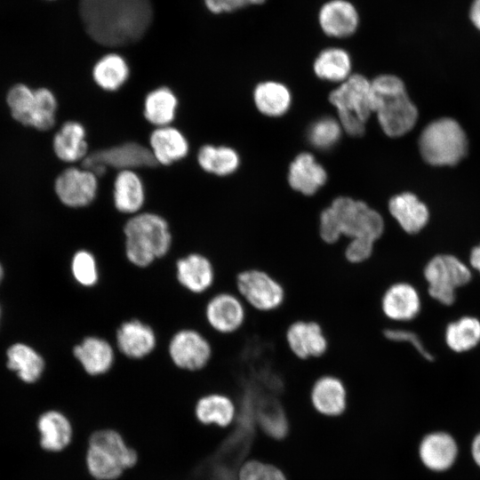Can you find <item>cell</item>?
Segmentation results:
<instances>
[{"mask_svg": "<svg viewBox=\"0 0 480 480\" xmlns=\"http://www.w3.org/2000/svg\"><path fill=\"white\" fill-rule=\"evenodd\" d=\"M88 35L98 44L121 46L140 39L150 26V0H80Z\"/></svg>", "mask_w": 480, "mask_h": 480, "instance_id": "cell-1", "label": "cell"}, {"mask_svg": "<svg viewBox=\"0 0 480 480\" xmlns=\"http://www.w3.org/2000/svg\"><path fill=\"white\" fill-rule=\"evenodd\" d=\"M123 255L132 268L144 270L168 257L173 236L168 221L160 214L143 212L124 225Z\"/></svg>", "mask_w": 480, "mask_h": 480, "instance_id": "cell-2", "label": "cell"}, {"mask_svg": "<svg viewBox=\"0 0 480 480\" xmlns=\"http://www.w3.org/2000/svg\"><path fill=\"white\" fill-rule=\"evenodd\" d=\"M85 468L95 480H117L139 461L137 451L113 428L93 431L85 452Z\"/></svg>", "mask_w": 480, "mask_h": 480, "instance_id": "cell-3", "label": "cell"}, {"mask_svg": "<svg viewBox=\"0 0 480 480\" xmlns=\"http://www.w3.org/2000/svg\"><path fill=\"white\" fill-rule=\"evenodd\" d=\"M373 112L383 132L399 137L416 124L418 110L409 99L404 82L393 75H380L371 82Z\"/></svg>", "mask_w": 480, "mask_h": 480, "instance_id": "cell-4", "label": "cell"}, {"mask_svg": "<svg viewBox=\"0 0 480 480\" xmlns=\"http://www.w3.org/2000/svg\"><path fill=\"white\" fill-rule=\"evenodd\" d=\"M329 99L338 110L341 128L351 136L362 135L373 112L371 82L363 75L352 74L331 92Z\"/></svg>", "mask_w": 480, "mask_h": 480, "instance_id": "cell-5", "label": "cell"}, {"mask_svg": "<svg viewBox=\"0 0 480 480\" xmlns=\"http://www.w3.org/2000/svg\"><path fill=\"white\" fill-rule=\"evenodd\" d=\"M423 159L432 165H453L466 155L468 140L460 124L444 117L429 123L419 140Z\"/></svg>", "mask_w": 480, "mask_h": 480, "instance_id": "cell-6", "label": "cell"}, {"mask_svg": "<svg viewBox=\"0 0 480 480\" xmlns=\"http://www.w3.org/2000/svg\"><path fill=\"white\" fill-rule=\"evenodd\" d=\"M214 356V347L208 332L196 326L177 328L168 337L166 356L175 369L186 373L202 372Z\"/></svg>", "mask_w": 480, "mask_h": 480, "instance_id": "cell-7", "label": "cell"}, {"mask_svg": "<svg viewBox=\"0 0 480 480\" xmlns=\"http://www.w3.org/2000/svg\"><path fill=\"white\" fill-rule=\"evenodd\" d=\"M248 310L236 292L214 290L205 296L203 304L202 319L204 329L212 335H233L244 327Z\"/></svg>", "mask_w": 480, "mask_h": 480, "instance_id": "cell-8", "label": "cell"}, {"mask_svg": "<svg viewBox=\"0 0 480 480\" xmlns=\"http://www.w3.org/2000/svg\"><path fill=\"white\" fill-rule=\"evenodd\" d=\"M344 238L366 237L378 242L385 233L382 215L366 203L340 196L329 206Z\"/></svg>", "mask_w": 480, "mask_h": 480, "instance_id": "cell-9", "label": "cell"}, {"mask_svg": "<svg viewBox=\"0 0 480 480\" xmlns=\"http://www.w3.org/2000/svg\"><path fill=\"white\" fill-rule=\"evenodd\" d=\"M236 292L248 308L258 312H272L285 300L283 284L270 273L260 268H248L236 277Z\"/></svg>", "mask_w": 480, "mask_h": 480, "instance_id": "cell-10", "label": "cell"}, {"mask_svg": "<svg viewBox=\"0 0 480 480\" xmlns=\"http://www.w3.org/2000/svg\"><path fill=\"white\" fill-rule=\"evenodd\" d=\"M113 342L117 353L124 359L141 362L156 351L159 337L150 322L139 316H130L116 325Z\"/></svg>", "mask_w": 480, "mask_h": 480, "instance_id": "cell-11", "label": "cell"}, {"mask_svg": "<svg viewBox=\"0 0 480 480\" xmlns=\"http://www.w3.org/2000/svg\"><path fill=\"white\" fill-rule=\"evenodd\" d=\"M173 277L182 291L200 298L215 288L217 269L209 255L201 251H191L175 259Z\"/></svg>", "mask_w": 480, "mask_h": 480, "instance_id": "cell-12", "label": "cell"}, {"mask_svg": "<svg viewBox=\"0 0 480 480\" xmlns=\"http://www.w3.org/2000/svg\"><path fill=\"white\" fill-rule=\"evenodd\" d=\"M157 164L150 148L133 141L88 153L84 168L95 175H102L108 167L124 170L155 167Z\"/></svg>", "mask_w": 480, "mask_h": 480, "instance_id": "cell-13", "label": "cell"}, {"mask_svg": "<svg viewBox=\"0 0 480 480\" xmlns=\"http://www.w3.org/2000/svg\"><path fill=\"white\" fill-rule=\"evenodd\" d=\"M424 276L431 297L444 305L455 300V289L471 279L468 268L452 255H437L426 265Z\"/></svg>", "mask_w": 480, "mask_h": 480, "instance_id": "cell-14", "label": "cell"}, {"mask_svg": "<svg viewBox=\"0 0 480 480\" xmlns=\"http://www.w3.org/2000/svg\"><path fill=\"white\" fill-rule=\"evenodd\" d=\"M71 354L82 372L90 378L110 373L116 365L117 351L113 340L98 333H88L72 347Z\"/></svg>", "mask_w": 480, "mask_h": 480, "instance_id": "cell-15", "label": "cell"}, {"mask_svg": "<svg viewBox=\"0 0 480 480\" xmlns=\"http://www.w3.org/2000/svg\"><path fill=\"white\" fill-rule=\"evenodd\" d=\"M316 21L323 35L342 40L358 32L362 15L353 0H324L317 7Z\"/></svg>", "mask_w": 480, "mask_h": 480, "instance_id": "cell-16", "label": "cell"}, {"mask_svg": "<svg viewBox=\"0 0 480 480\" xmlns=\"http://www.w3.org/2000/svg\"><path fill=\"white\" fill-rule=\"evenodd\" d=\"M285 341L291 353L300 360L320 358L329 349V340L320 323L300 319L285 332Z\"/></svg>", "mask_w": 480, "mask_h": 480, "instance_id": "cell-17", "label": "cell"}, {"mask_svg": "<svg viewBox=\"0 0 480 480\" xmlns=\"http://www.w3.org/2000/svg\"><path fill=\"white\" fill-rule=\"evenodd\" d=\"M97 190V175L85 168L66 169L55 181L58 197L61 203L71 208L88 206L95 199Z\"/></svg>", "mask_w": 480, "mask_h": 480, "instance_id": "cell-18", "label": "cell"}, {"mask_svg": "<svg viewBox=\"0 0 480 480\" xmlns=\"http://www.w3.org/2000/svg\"><path fill=\"white\" fill-rule=\"evenodd\" d=\"M348 388L346 382L333 373H324L312 383L308 399L313 408L325 416L342 414L348 403Z\"/></svg>", "mask_w": 480, "mask_h": 480, "instance_id": "cell-19", "label": "cell"}, {"mask_svg": "<svg viewBox=\"0 0 480 480\" xmlns=\"http://www.w3.org/2000/svg\"><path fill=\"white\" fill-rule=\"evenodd\" d=\"M382 316L394 323L414 319L420 310L417 290L406 282H395L383 291L380 300Z\"/></svg>", "mask_w": 480, "mask_h": 480, "instance_id": "cell-20", "label": "cell"}, {"mask_svg": "<svg viewBox=\"0 0 480 480\" xmlns=\"http://www.w3.org/2000/svg\"><path fill=\"white\" fill-rule=\"evenodd\" d=\"M237 405L226 393L212 391L199 396L194 405L196 420L202 425L225 428L236 417Z\"/></svg>", "mask_w": 480, "mask_h": 480, "instance_id": "cell-21", "label": "cell"}, {"mask_svg": "<svg viewBox=\"0 0 480 480\" xmlns=\"http://www.w3.org/2000/svg\"><path fill=\"white\" fill-rule=\"evenodd\" d=\"M40 446L46 452H59L72 442L74 428L69 418L59 410H48L37 420Z\"/></svg>", "mask_w": 480, "mask_h": 480, "instance_id": "cell-22", "label": "cell"}, {"mask_svg": "<svg viewBox=\"0 0 480 480\" xmlns=\"http://www.w3.org/2000/svg\"><path fill=\"white\" fill-rule=\"evenodd\" d=\"M388 211L400 228L408 234L420 231L429 217L425 204L410 192L393 196L388 203Z\"/></svg>", "mask_w": 480, "mask_h": 480, "instance_id": "cell-23", "label": "cell"}, {"mask_svg": "<svg viewBox=\"0 0 480 480\" xmlns=\"http://www.w3.org/2000/svg\"><path fill=\"white\" fill-rule=\"evenodd\" d=\"M149 145L156 163L164 165L181 160L189 148L183 133L170 125L154 130L149 137Z\"/></svg>", "mask_w": 480, "mask_h": 480, "instance_id": "cell-24", "label": "cell"}, {"mask_svg": "<svg viewBox=\"0 0 480 480\" xmlns=\"http://www.w3.org/2000/svg\"><path fill=\"white\" fill-rule=\"evenodd\" d=\"M113 201L116 209L124 214L140 212L145 202L141 179L133 170L120 171L114 180Z\"/></svg>", "mask_w": 480, "mask_h": 480, "instance_id": "cell-25", "label": "cell"}, {"mask_svg": "<svg viewBox=\"0 0 480 480\" xmlns=\"http://www.w3.org/2000/svg\"><path fill=\"white\" fill-rule=\"evenodd\" d=\"M255 420L262 430L276 439L288 432V420L280 396L260 391L255 403Z\"/></svg>", "mask_w": 480, "mask_h": 480, "instance_id": "cell-26", "label": "cell"}, {"mask_svg": "<svg viewBox=\"0 0 480 480\" xmlns=\"http://www.w3.org/2000/svg\"><path fill=\"white\" fill-rule=\"evenodd\" d=\"M326 172L309 153L300 154L289 168V183L300 193L310 196L326 181Z\"/></svg>", "mask_w": 480, "mask_h": 480, "instance_id": "cell-27", "label": "cell"}, {"mask_svg": "<svg viewBox=\"0 0 480 480\" xmlns=\"http://www.w3.org/2000/svg\"><path fill=\"white\" fill-rule=\"evenodd\" d=\"M420 456L429 469L444 471L453 464L457 456V445L450 435L443 432L432 433L422 440Z\"/></svg>", "mask_w": 480, "mask_h": 480, "instance_id": "cell-28", "label": "cell"}, {"mask_svg": "<svg viewBox=\"0 0 480 480\" xmlns=\"http://www.w3.org/2000/svg\"><path fill=\"white\" fill-rule=\"evenodd\" d=\"M85 129L80 123H65L53 139V149L57 156L64 162L84 160L88 155Z\"/></svg>", "mask_w": 480, "mask_h": 480, "instance_id": "cell-29", "label": "cell"}, {"mask_svg": "<svg viewBox=\"0 0 480 480\" xmlns=\"http://www.w3.org/2000/svg\"><path fill=\"white\" fill-rule=\"evenodd\" d=\"M7 366L17 372L26 383L37 381L45 368L44 357L33 348L23 343H15L7 350Z\"/></svg>", "mask_w": 480, "mask_h": 480, "instance_id": "cell-30", "label": "cell"}, {"mask_svg": "<svg viewBox=\"0 0 480 480\" xmlns=\"http://www.w3.org/2000/svg\"><path fill=\"white\" fill-rule=\"evenodd\" d=\"M352 68L349 52L342 47L329 46L323 49L313 63L316 75L321 79L332 82H344Z\"/></svg>", "mask_w": 480, "mask_h": 480, "instance_id": "cell-31", "label": "cell"}, {"mask_svg": "<svg viewBox=\"0 0 480 480\" xmlns=\"http://www.w3.org/2000/svg\"><path fill=\"white\" fill-rule=\"evenodd\" d=\"M69 271L73 281L84 290H92L101 282L100 260L92 250L81 247L70 257Z\"/></svg>", "mask_w": 480, "mask_h": 480, "instance_id": "cell-32", "label": "cell"}, {"mask_svg": "<svg viewBox=\"0 0 480 480\" xmlns=\"http://www.w3.org/2000/svg\"><path fill=\"white\" fill-rule=\"evenodd\" d=\"M178 100L168 87H158L145 98L144 116L157 127L170 125L176 115Z\"/></svg>", "mask_w": 480, "mask_h": 480, "instance_id": "cell-33", "label": "cell"}, {"mask_svg": "<svg viewBox=\"0 0 480 480\" xmlns=\"http://www.w3.org/2000/svg\"><path fill=\"white\" fill-rule=\"evenodd\" d=\"M126 60L116 53H109L100 58L92 68L94 82L103 90L116 91L129 77Z\"/></svg>", "mask_w": 480, "mask_h": 480, "instance_id": "cell-34", "label": "cell"}, {"mask_svg": "<svg viewBox=\"0 0 480 480\" xmlns=\"http://www.w3.org/2000/svg\"><path fill=\"white\" fill-rule=\"evenodd\" d=\"M254 101L258 109L270 116H279L285 113L291 104L289 90L277 82H264L254 90Z\"/></svg>", "mask_w": 480, "mask_h": 480, "instance_id": "cell-35", "label": "cell"}, {"mask_svg": "<svg viewBox=\"0 0 480 480\" xmlns=\"http://www.w3.org/2000/svg\"><path fill=\"white\" fill-rule=\"evenodd\" d=\"M200 167L207 172L225 176L234 172L239 165L237 153L229 147L204 145L197 154Z\"/></svg>", "mask_w": 480, "mask_h": 480, "instance_id": "cell-36", "label": "cell"}, {"mask_svg": "<svg viewBox=\"0 0 480 480\" xmlns=\"http://www.w3.org/2000/svg\"><path fill=\"white\" fill-rule=\"evenodd\" d=\"M446 343L456 352L471 349L480 341V322L475 317L464 316L451 323L445 332Z\"/></svg>", "mask_w": 480, "mask_h": 480, "instance_id": "cell-37", "label": "cell"}, {"mask_svg": "<svg viewBox=\"0 0 480 480\" xmlns=\"http://www.w3.org/2000/svg\"><path fill=\"white\" fill-rule=\"evenodd\" d=\"M56 108L57 101L50 90H36L30 126L38 130L50 129L54 124Z\"/></svg>", "mask_w": 480, "mask_h": 480, "instance_id": "cell-38", "label": "cell"}, {"mask_svg": "<svg viewBox=\"0 0 480 480\" xmlns=\"http://www.w3.org/2000/svg\"><path fill=\"white\" fill-rule=\"evenodd\" d=\"M34 101L35 91L24 84L15 85L7 95L12 116L24 125H31Z\"/></svg>", "mask_w": 480, "mask_h": 480, "instance_id": "cell-39", "label": "cell"}, {"mask_svg": "<svg viewBox=\"0 0 480 480\" xmlns=\"http://www.w3.org/2000/svg\"><path fill=\"white\" fill-rule=\"evenodd\" d=\"M341 133V125L332 117H323L309 128L308 140L317 148L327 149L336 144Z\"/></svg>", "mask_w": 480, "mask_h": 480, "instance_id": "cell-40", "label": "cell"}, {"mask_svg": "<svg viewBox=\"0 0 480 480\" xmlns=\"http://www.w3.org/2000/svg\"><path fill=\"white\" fill-rule=\"evenodd\" d=\"M374 242L366 237H351L343 240V255L352 265H361L369 261L375 251Z\"/></svg>", "mask_w": 480, "mask_h": 480, "instance_id": "cell-41", "label": "cell"}, {"mask_svg": "<svg viewBox=\"0 0 480 480\" xmlns=\"http://www.w3.org/2000/svg\"><path fill=\"white\" fill-rule=\"evenodd\" d=\"M237 480H286V478L277 468L251 460L240 468Z\"/></svg>", "mask_w": 480, "mask_h": 480, "instance_id": "cell-42", "label": "cell"}, {"mask_svg": "<svg viewBox=\"0 0 480 480\" xmlns=\"http://www.w3.org/2000/svg\"><path fill=\"white\" fill-rule=\"evenodd\" d=\"M383 336L386 340L394 343H409L411 344L422 356L428 360H432L431 355L424 348L418 335L407 329L385 326L382 330Z\"/></svg>", "mask_w": 480, "mask_h": 480, "instance_id": "cell-43", "label": "cell"}, {"mask_svg": "<svg viewBox=\"0 0 480 480\" xmlns=\"http://www.w3.org/2000/svg\"><path fill=\"white\" fill-rule=\"evenodd\" d=\"M208 11L213 14L233 13L250 7H260L268 0H204Z\"/></svg>", "mask_w": 480, "mask_h": 480, "instance_id": "cell-44", "label": "cell"}, {"mask_svg": "<svg viewBox=\"0 0 480 480\" xmlns=\"http://www.w3.org/2000/svg\"><path fill=\"white\" fill-rule=\"evenodd\" d=\"M468 19L474 28L480 31V0H472L468 9Z\"/></svg>", "mask_w": 480, "mask_h": 480, "instance_id": "cell-45", "label": "cell"}, {"mask_svg": "<svg viewBox=\"0 0 480 480\" xmlns=\"http://www.w3.org/2000/svg\"><path fill=\"white\" fill-rule=\"evenodd\" d=\"M471 266L480 272V244L475 247L470 254Z\"/></svg>", "mask_w": 480, "mask_h": 480, "instance_id": "cell-46", "label": "cell"}, {"mask_svg": "<svg viewBox=\"0 0 480 480\" xmlns=\"http://www.w3.org/2000/svg\"><path fill=\"white\" fill-rule=\"evenodd\" d=\"M472 455L476 463L480 467V434H478L473 441Z\"/></svg>", "mask_w": 480, "mask_h": 480, "instance_id": "cell-47", "label": "cell"}, {"mask_svg": "<svg viewBox=\"0 0 480 480\" xmlns=\"http://www.w3.org/2000/svg\"><path fill=\"white\" fill-rule=\"evenodd\" d=\"M3 275H4L3 268H2V266L0 265V282H1L2 278H3Z\"/></svg>", "mask_w": 480, "mask_h": 480, "instance_id": "cell-48", "label": "cell"}]
</instances>
